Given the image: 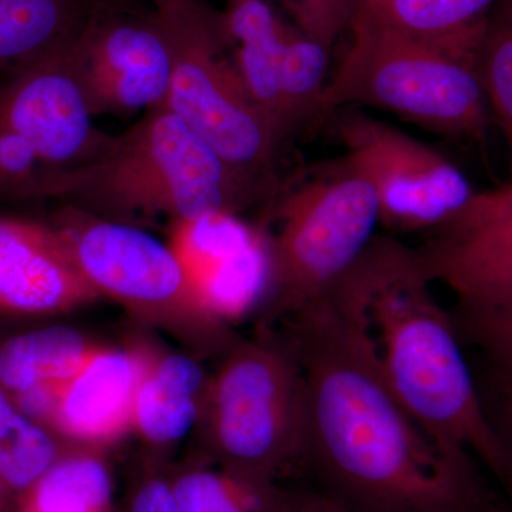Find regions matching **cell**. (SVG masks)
Segmentation results:
<instances>
[{"label":"cell","instance_id":"6da1fadb","mask_svg":"<svg viewBox=\"0 0 512 512\" xmlns=\"http://www.w3.org/2000/svg\"><path fill=\"white\" fill-rule=\"evenodd\" d=\"M305 383V460L350 512H470L471 463L447 456L386 383L356 313L325 293L289 316Z\"/></svg>","mask_w":512,"mask_h":512},{"label":"cell","instance_id":"7a4b0ae2","mask_svg":"<svg viewBox=\"0 0 512 512\" xmlns=\"http://www.w3.org/2000/svg\"><path fill=\"white\" fill-rule=\"evenodd\" d=\"M330 292L356 313L384 380L420 429L447 456L478 460L500 481L503 458L473 365L416 248L377 234Z\"/></svg>","mask_w":512,"mask_h":512},{"label":"cell","instance_id":"3957f363","mask_svg":"<svg viewBox=\"0 0 512 512\" xmlns=\"http://www.w3.org/2000/svg\"><path fill=\"white\" fill-rule=\"evenodd\" d=\"M130 224L167 215L184 224L234 214L264 200L183 121L161 106L86 163L50 171L42 201Z\"/></svg>","mask_w":512,"mask_h":512},{"label":"cell","instance_id":"277c9868","mask_svg":"<svg viewBox=\"0 0 512 512\" xmlns=\"http://www.w3.org/2000/svg\"><path fill=\"white\" fill-rule=\"evenodd\" d=\"M157 10L173 45V76L165 107L264 200L272 201L278 191L276 165L285 143L239 76L221 10L207 0H178Z\"/></svg>","mask_w":512,"mask_h":512},{"label":"cell","instance_id":"5b68a950","mask_svg":"<svg viewBox=\"0 0 512 512\" xmlns=\"http://www.w3.org/2000/svg\"><path fill=\"white\" fill-rule=\"evenodd\" d=\"M322 114L372 107L443 136L483 141L491 113L477 57L453 55L355 19Z\"/></svg>","mask_w":512,"mask_h":512},{"label":"cell","instance_id":"8992f818","mask_svg":"<svg viewBox=\"0 0 512 512\" xmlns=\"http://www.w3.org/2000/svg\"><path fill=\"white\" fill-rule=\"evenodd\" d=\"M272 202L268 296L289 318L355 264L377 235L379 204L372 185L343 160L296 181Z\"/></svg>","mask_w":512,"mask_h":512},{"label":"cell","instance_id":"52a82bcc","mask_svg":"<svg viewBox=\"0 0 512 512\" xmlns=\"http://www.w3.org/2000/svg\"><path fill=\"white\" fill-rule=\"evenodd\" d=\"M212 439L229 471L269 483L305 456V383L288 343L238 346L211 389Z\"/></svg>","mask_w":512,"mask_h":512},{"label":"cell","instance_id":"ba28073f","mask_svg":"<svg viewBox=\"0 0 512 512\" xmlns=\"http://www.w3.org/2000/svg\"><path fill=\"white\" fill-rule=\"evenodd\" d=\"M335 113L342 160L372 185L386 231L429 234L476 192L466 174L429 144L359 109Z\"/></svg>","mask_w":512,"mask_h":512},{"label":"cell","instance_id":"9c48e42d","mask_svg":"<svg viewBox=\"0 0 512 512\" xmlns=\"http://www.w3.org/2000/svg\"><path fill=\"white\" fill-rule=\"evenodd\" d=\"M70 53L94 117L165 106L173 45L160 10L101 0Z\"/></svg>","mask_w":512,"mask_h":512},{"label":"cell","instance_id":"30bf717a","mask_svg":"<svg viewBox=\"0 0 512 512\" xmlns=\"http://www.w3.org/2000/svg\"><path fill=\"white\" fill-rule=\"evenodd\" d=\"M221 15L258 109L281 124L315 117L330 77L329 50L286 23L271 0H225Z\"/></svg>","mask_w":512,"mask_h":512},{"label":"cell","instance_id":"8fae6325","mask_svg":"<svg viewBox=\"0 0 512 512\" xmlns=\"http://www.w3.org/2000/svg\"><path fill=\"white\" fill-rule=\"evenodd\" d=\"M56 228L72 249L84 278L99 293L148 313L202 308L190 274L174 248L123 222L64 207Z\"/></svg>","mask_w":512,"mask_h":512},{"label":"cell","instance_id":"7c38bea8","mask_svg":"<svg viewBox=\"0 0 512 512\" xmlns=\"http://www.w3.org/2000/svg\"><path fill=\"white\" fill-rule=\"evenodd\" d=\"M70 43L0 80V124L25 138L50 170L92 160L110 137L94 124Z\"/></svg>","mask_w":512,"mask_h":512},{"label":"cell","instance_id":"4fadbf2b","mask_svg":"<svg viewBox=\"0 0 512 512\" xmlns=\"http://www.w3.org/2000/svg\"><path fill=\"white\" fill-rule=\"evenodd\" d=\"M174 249L210 318H242L268 296V239L238 215L217 214L180 224Z\"/></svg>","mask_w":512,"mask_h":512},{"label":"cell","instance_id":"5bb4252c","mask_svg":"<svg viewBox=\"0 0 512 512\" xmlns=\"http://www.w3.org/2000/svg\"><path fill=\"white\" fill-rule=\"evenodd\" d=\"M100 295L55 227L0 217V309L46 315Z\"/></svg>","mask_w":512,"mask_h":512},{"label":"cell","instance_id":"9a60e30c","mask_svg":"<svg viewBox=\"0 0 512 512\" xmlns=\"http://www.w3.org/2000/svg\"><path fill=\"white\" fill-rule=\"evenodd\" d=\"M416 248L433 284L446 286L463 308L512 306V222L440 227Z\"/></svg>","mask_w":512,"mask_h":512},{"label":"cell","instance_id":"2e32d148","mask_svg":"<svg viewBox=\"0 0 512 512\" xmlns=\"http://www.w3.org/2000/svg\"><path fill=\"white\" fill-rule=\"evenodd\" d=\"M146 365L124 352L93 353L56 392L49 420L69 436L101 440L120 433L133 419Z\"/></svg>","mask_w":512,"mask_h":512},{"label":"cell","instance_id":"e0dca14e","mask_svg":"<svg viewBox=\"0 0 512 512\" xmlns=\"http://www.w3.org/2000/svg\"><path fill=\"white\" fill-rule=\"evenodd\" d=\"M495 0H360L356 19L444 50L478 57L485 18Z\"/></svg>","mask_w":512,"mask_h":512},{"label":"cell","instance_id":"ac0fdd59","mask_svg":"<svg viewBox=\"0 0 512 512\" xmlns=\"http://www.w3.org/2000/svg\"><path fill=\"white\" fill-rule=\"evenodd\" d=\"M101 0H0V80L76 39Z\"/></svg>","mask_w":512,"mask_h":512},{"label":"cell","instance_id":"d6986e66","mask_svg":"<svg viewBox=\"0 0 512 512\" xmlns=\"http://www.w3.org/2000/svg\"><path fill=\"white\" fill-rule=\"evenodd\" d=\"M92 355L82 333L67 326L19 333L0 345V389L10 397L59 389Z\"/></svg>","mask_w":512,"mask_h":512},{"label":"cell","instance_id":"ffe728a7","mask_svg":"<svg viewBox=\"0 0 512 512\" xmlns=\"http://www.w3.org/2000/svg\"><path fill=\"white\" fill-rule=\"evenodd\" d=\"M204 372L190 357H165L148 370L134 403L138 430L153 443L167 444L190 433L198 417Z\"/></svg>","mask_w":512,"mask_h":512},{"label":"cell","instance_id":"44dd1931","mask_svg":"<svg viewBox=\"0 0 512 512\" xmlns=\"http://www.w3.org/2000/svg\"><path fill=\"white\" fill-rule=\"evenodd\" d=\"M56 461L52 436L0 389V488L26 494Z\"/></svg>","mask_w":512,"mask_h":512},{"label":"cell","instance_id":"7402d4cb","mask_svg":"<svg viewBox=\"0 0 512 512\" xmlns=\"http://www.w3.org/2000/svg\"><path fill=\"white\" fill-rule=\"evenodd\" d=\"M110 497V476L99 460L63 458L25 494L22 512H101Z\"/></svg>","mask_w":512,"mask_h":512},{"label":"cell","instance_id":"603a6c76","mask_svg":"<svg viewBox=\"0 0 512 512\" xmlns=\"http://www.w3.org/2000/svg\"><path fill=\"white\" fill-rule=\"evenodd\" d=\"M478 73L491 119L512 153V0H495L478 46Z\"/></svg>","mask_w":512,"mask_h":512},{"label":"cell","instance_id":"cb8c5ba5","mask_svg":"<svg viewBox=\"0 0 512 512\" xmlns=\"http://www.w3.org/2000/svg\"><path fill=\"white\" fill-rule=\"evenodd\" d=\"M171 490L181 512H281L282 500L268 483L232 471L228 477L194 471L178 478Z\"/></svg>","mask_w":512,"mask_h":512},{"label":"cell","instance_id":"d4e9b609","mask_svg":"<svg viewBox=\"0 0 512 512\" xmlns=\"http://www.w3.org/2000/svg\"><path fill=\"white\" fill-rule=\"evenodd\" d=\"M458 336L480 360L512 370V306L450 309Z\"/></svg>","mask_w":512,"mask_h":512},{"label":"cell","instance_id":"484cf974","mask_svg":"<svg viewBox=\"0 0 512 512\" xmlns=\"http://www.w3.org/2000/svg\"><path fill=\"white\" fill-rule=\"evenodd\" d=\"M50 171L25 138L0 124V202L42 201Z\"/></svg>","mask_w":512,"mask_h":512},{"label":"cell","instance_id":"4316f807","mask_svg":"<svg viewBox=\"0 0 512 512\" xmlns=\"http://www.w3.org/2000/svg\"><path fill=\"white\" fill-rule=\"evenodd\" d=\"M485 419L503 458L500 484L512 497V370L480 362L473 365Z\"/></svg>","mask_w":512,"mask_h":512},{"label":"cell","instance_id":"83f0119b","mask_svg":"<svg viewBox=\"0 0 512 512\" xmlns=\"http://www.w3.org/2000/svg\"><path fill=\"white\" fill-rule=\"evenodd\" d=\"M293 26L313 42L332 52L336 42L350 32L360 0H278Z\"/></svg>","mask_w":512,"mask_h":512},{"label":"cell","instance_id":"f1b7e54d","mask_svg":"<svg viewBox=\"0 0 512 512\" xmlns=\"http://www.w3.org/2000/svg\"><path fill=\"white\" fill-rule=\"evenodd\" d=\"M498 222H512V183L474 192L470 201L441 227L470 228Z\"/></svg>","mask_w":512,"mask_h":512},{"label":"cell","instance_id":"f546056e","mask_svg":"<svg viewBox=\"0 0 512 512\" xmlns=\"http://www.w3.org/2000/svg\"><path fill=\"white\" fill-rule=\"evenodd\" d=\"M131 512H181L173 490L160 480L148 481L138 490Z\"/></svg>","mask_w":512,"mask_h":512},{"label":"cell","instance_id":"4dcf8cb0","mask_svg":"<svg viewBox=\"0 0 512 512\" xmlns=\"http://www.w3.org/2000/svg\"><path fill=\"white\" fill-rule=\"evenodd\" d=\"M281 512H350L330 495L299 494L282 500Z\"/></svg>","mask_w":512,"mask_h":512},{"label":"cell","instance_id":"1f68e13d","mask_svg":"<svg viewBox=\"0 0 512 512\" xmlns=\"http://www.w3.org/2000/svg\"><path fill=\"white\" fill-rule=\"evenodd\" d=\"M471 512H494V510L491 507V501H488V498L485 497L483 503L478 504Z\"/></svg>","mask_w":512,"mask_h":512},{"label":"cell","instance_id":"d6a6232c","mask_svg":"<svg viewBox=\"0 0 512 512\" xmlns=\"http://www.w3.org/2000/svg\"><path fill=\"white\" fill-rule=\"evenodd\" d=\"M178 2V0H147L148 5L153 8H164V6L171 5V3Z\"/></svg>","mask_w":512,"mask_h":512},{"label":"cell","instance_id":"836d02e7","mask_svg":"<svg viewBox=\"0 0 512 512\" xmlns=\"http://www.w3.org/2000/svg\"><path fill=\"white\" fill-rule=\"evenodd\" d=\"M491 507H493L494 512H512V504L504 505L491 503Z\"/></svg>","mask_w":512,"mask_h":512}]
</instances>
